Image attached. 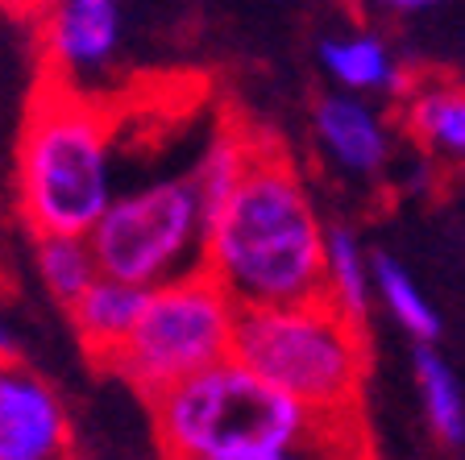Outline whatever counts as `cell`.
I'll return each mask as SVG.
<instances>
[{
  "mask_svg": "<svg viewBox=\"0 0 465 460\" xmlns=\"http://www.w3.org/2000/svg\"><path fill=\"white\" fill-rule=\"evenodd\" d=\"M324 237L329 224L295 162L266 137L237 191L208 211L200 269L242 311L312 303L324 279Z\"/></svg>",
  "mask_w": 465,
  "mask_h": 460,
  "instance_id": "1",
  "label": "cell"
},
{
  "mask_svg": "<svg viewBox=\"0 0 465 460\" xmlns=\"http://www.w3.org/2000/svg\"><path fill=\"white\" fill-rule=\"evenodd\" d=\"M113 116L100 100L42 83L21 121L13 203L34 237H92L116 200Z\"/></svg>",
  "mask_w": 465,
  "mask_h": 460,
  "instance_id": "2",
  "label": "cell"
},
{
  "mask_svg": "<svg viewBox=\"0 0 465 460\" xmlns=\"http://www.w3.org/2000/svg\"><path fill=\"white\" fill-rule=\"evenodd\" d=\"M232 361L300 403L312 419H358L370 374L366 328L337 316L324 299L237 311Z\"/></svg>",
  "mask_w": 465,
  "mask_h": 460,
  "instance_id": "3",
  "label": "cell"
},
{
  "mask_svg": "<svg viewBox=\"0 0 465 460\" xmlns=\"http://www.w3.org/2000/svg\"><path fill=\"white\" fill-rule=\"evenodd\" d=\"M154 432L171 460H262L303 444L324 419L229 361L154 398Z\"/></svg>",
  "mask_w": 465,
  "mask_h": 460,
  "instance_id": "4",
  "label": "cell"
},
{
  "mask_svg": "<svg viewBox=\"0 0 465 460\" xmlns=\"http://www.w3.org/2000/svg\"><path fill=\"white\" fill-rule=\"evenodd\" d=\"M237 311L242 307L203 269L183 274L145 295L142 319L108 369L154 403L166 390L200 377L203 369L229 361Z\"/></svg>",
  "mask_w": 465,
  "mask_h": 460,
  "instance_id": "5",
  "label": "cell"
},
{
  "mask_svg": "<svg viewBox=\"0 0 465 460\" xmlns=\"http://www.w3.org/2000/svg\"><path fill=\"white\" fill-rule=\"evenodd\" d=\"M100 274L142 290L195 274L203 261V208L187 174L116 187V200L87 237Z\"/></svg>",
  "mask_w": 465,
  "mask_h": 460,
  "instance_id": "6",
  "label": "cell"
},
{
  "mask_svg": "<svg viewBox=\"0 0 465 460\" xmlns=\"http://www.w3.org/2000/svg\"><path fill=\"white\" fill-rule=\"evenodd\" d=\"M42 83L92 100V87L121 63L125 9L116 0H58L38 13Z\"/></svg>",
  "mask_w": 465,
  "mask_h": 460,
  "instance_id": "7",
  "label": "cell"
},
{
  "mask_svg": "<svg viewBox=\"0 0 465 460\" xmlns=\"http://www.w3.org/2000/svg\"><path fill=\"white\" fill-rule=\"evenodd\" d=\"M0 460H75L63 394L25 361L0 365Z\"/></svg>",
  "mask_w": 465,
  "mask_h": 460,
  "instance_id": "8",
  "label": "cell"
},
{
  "mask_svg": "<svg viewBox=\"0 0 465 460\" xmlns=\"http://www.w3.org/2000/svg\"><path fill=\"white\" fill-rule=\"evenodd\" d=\"M312 129L320 150L349 174H374L391 162V129L382 113L361 96H345V92L320 96Z\"/></svg>",
  "mask_w": 465,
  "mask_h": 460,
  "instance_id": "9",
  "label": "cell"
},
{
  "mask_svg": "<svg viewBox=\"0 0 465 460\" xmlns=\"http://www.w3.org/2000/svg\"><path fill=\"white\" fill-rule=\"evenodd\" d=\"M145 295H150V290L129 287V282H116V279H104V274H100V279L67 307L71 328H75L84 353L96 357V361H104V365L113 361V357L125 348L129 336H134L137 319H142Z\"/></svg>",
  "mask_w": 465,
  "mask_h": 460,
  "instance_id": "10",
  "label": "cell"
},
{
  "mask_svg": "<svg viewBox=\"0 0 465 460\" xmlns=\"http://www.w3.org/2000/svg\"><path fill=\"white\" fill-rule=\"evenodd\" d=\"M403 125L428 153L465 162V87L445 79L407 87Z\"/></svg>",
  "mask_w": 465,
  "mask_h": 460,
  "instance_id": "11",
  "label": "cell"
},
{
  "mask_svg": "<svg viewBox=\"0 0 465 460\" xmlns=\"http://www.w3.org/2000/svg\"><path fill=\"white\" fill-rule=\"evenodd\" d=\"M320 63L345 87V96L353 92H407V75L399 67V58L378 34H332L320 42Z\"/></svg>",
  "mask_w": 465,
  "mask_h": 460,
  "instance_id": "12",
  "label": "cell"
},
{
  "mask_svg": "<svg viewBox=\"0 0 465 460\" xmlns=\"http://www.w3.org/2000/svg\"><path fill=\"white\" fill-rule=\"evenodd\" d=\"M262 142H266V133L245 129V125H221L208 137V145L200 150L192 174H187L195 200H200V208H203V220H208V211H216L237 191V182L245 179V171H250Z\"/></svg>",
  "mask_w": 465,
  "mask_h": 460,
  "instance_id": "13",
  "label": "cell"
},
{
  "mask_svg": "<svg viewBox=\"0 0 465 460\" xmlns=\"http://www.w3.org/2000/svg\"><path fill=\"white\" fill-rule=\"evenodd\" d=\"M320 299L337 311V316L366 324L370 299H374V266H370L361 240L337 224L324 237V279H320Z\"/></svg>",
  "mask_w": 465,
  "mask_h": 460,
  "instance_id": "14",
  "label": "cell"
},
{
  "mask_svg": "<svg viewBox=\"0 0 465 460\" xmlns=\"http://www.w3.org/2000/svg\"><path fill=\"white\" fill-rule=\"evenodd\" d=\"M34 274L63 311L100 279L87 237H34Z\"/></svg>",
  "mask_w": 465,
  "mask_h": 460,
  "instance_id": "15",
  "label": "cell"
},
{
  "mask_svg": "<svg viewBox=\"0 0 465 460\" xmlns=\"http://www.w3.org/2000/svg\"><path fill=\"white\" fill-rule=\"evenodd\" d=\"M370 266H374V295L382 299V307L395 316V324L403 328L420 348L424 345L432 348L436 340H440V316H436V307L424 299L420 282L411 279L395 258H387V253H378Z\"/></svg>",
  "mask_w": 465,
  "mask_h": 460,
  "instance_id": "16",
  "label": "cell"
},
{
  "mask_svg": "<svg viewBox=\"0 0 465 460\" xmlns=\"http://www.w3.org/2000/svg\"><path fill=\"white\" fill-rule=\"evenodd\" d=\"M416 390L436 440L465 444V390L436 348H416Z\"/></svg>",
  "mask_w": 465,
  "mask_h": 460,
  "instance_id": "17",
  "label": "cell"
},
{
  "mask_svg": "<svg viewBox=\"0 0 465 460\" xmlns=\"http://www.w3.org/2000/svg\"><path fill=\"white\" fill-rule=\"evenodd\" d=\"M262 460H370V452H366L361 423L341 419V423H320L303 444L279 452V456H262Z\"/></svg>",
  "mask_w": 465,
  "mask_h": 460,
  "instance_id": "18",
  "label": "cell"
},
{
  "mask_svg": "<svg viewBox=\"0 0 465 460\" xmlns=\"http://www.w3.org/2000/svg\"><path fill=\"white\" fill-rule=\"evenodd\" d=\"M9 361H21V336L9 319L0 316V365H9Z\"/></svg>",
  "mask_w": 465,
  "mask_h": 460,
  "instance_id": "19",
  "label": "cell"
},
{
  "mask_svg": "<svg viewBox=\"0 0 465 460\" xmlns=\"http://www.w3.org/2000/svg\"><path fill=\"white\" fill-rule=\"evenodd\" d=\"M395 13H420V9H428L424 0H399V5H391Z\"/></svg>",
  "mask_w": 465,
  "mask_h": 460,
  "instance_id": "20",
  "label": "cell"
}]
</instances>
